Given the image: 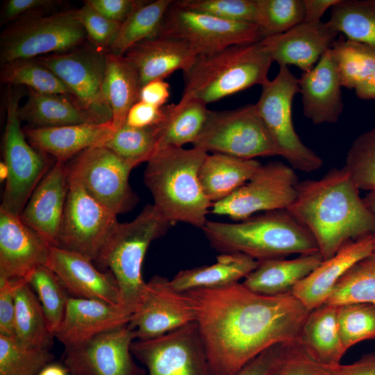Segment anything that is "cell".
Instances as JSON below:
<instances>
[{
    "label": "cell",
    "instance_id": "ba28073f",
    "mask_svg": "<svg viewBox=\"0 0 375 375\" xmlns=\"http://www.w3.org/2000/svg\"><path fill=\"white\" fill-rule=\"evenodd\" d=\"M279 67L276 77L262 85L256 108L278 156L294 169L308 173L317 171L323 165L322 159L303 144L292 122V105L295 94L300 91L299 79L288 67Z\"/></svg>",
    "mask_w": 375,
    "mask_h": 375
},
{
    "label": "cell",
    "instance_id": "6125c7cd",
    "mask_svg": "<svg viewBox=\"0 0 375 375\" xmlns=\"http://www.w3.org/2000/svg\"><path fill=\"white\" fill-rule=\"evenodd\" d=\"M363 199L375 220V194L368 193Z\"/></svg>",
    "mask_w": 375,
    "mask_h": 375
},
{
    "label": "cell",
    "instance_id": "52a82bcc",
    "mask_svg": "<svg viewBox=\"0 0 375 375\" xmlns=\"http://www.w3.org/2000/svg\"><path fill=\"white\" fill-rule=\"evenodd\" d=\"M45 12L21 17L2 32L1 65L65 53L84 44L87 35L76 18L75 9L47 15Z\"/></svg>",
    "mask_w": 375,
    "mask_h": 375
},
{
    "label": "cell",
    "instance_id": "8992f818",
    "mask_svg": "<svg viewBox=\"0 0 375 375\" xmlns=\"http://www.w3.org/2000/svg\"><path fill=\"white\" fill-rule=\"evenodd\" d=\"M173 225L153 204H148L131 222H119L96 262L112 272L119 287L121 306L131 314L146 283L142 265L147 251L153 240Z\"/></svg>",
    "mask_w": 375,
    "mask_h": 375
},
{
    "label": "cell",
    "instance_id": "9c48e42d",
    "mask_svg": "<svg viewBox=\"0 0 375 375\" xmlns=\"http://www.w3.org/2000/svg\"><path fill=\"white\" fill-rule=\"evenodd\" d=\"M20 95L10 92L7 97L6 124L3 135V157L8 176L2 208L20 215L34 190L51 167L50 156L39 151L28 141L19 117Z\"/></svg>",
    "mask_w": 375,
    "mask_h": 375
},
{
    "label": "cell",
    "instance_id": "7bdbcfd3",
    "mask_svg": "<svg viewBox=\"0 0 375 375\" xmlns=\"http://www.w3.org/2000/svg\"><path fill=\"white\" fill-rule=\"evenodd\" d=\"M102 146L136 167L147 162L155 154L157 140L153 128H139L124 124Z\"/></svg>",
    "mask_w": 375,
    "mask_h": 375
},
{
    "label": "cell",
    "instance_id": "c3c4849f",
    "mask_svg": "<svg viewBox=\"0 0 375 375\" xmlns=\"http://www.w3.org/2000/svg\"><path fill=\"white\" fill-rule=\"evenodd\" d=\"M184 8L208 13L231 21L242 22L259 26L260 16L256 0H180Z\"/></svg>",
    "mask_w": 375,
    "mask_h": 375
},
{
    "label": "cell",
    "instance_id": "f546056e",
    "mask_svg": "<svg viewBox=\"0 0 375 375\" xmlns=\"http://www.w3.org/2000/svg\"><path fill=\"white\" fill-rule=\"evenodd\" d=\"M262 164L219 153H208L199 171L202 189L212 203L223 200L245 184Z\"/></svg>",
    "mask_w": 375,
    "mask_h": 375
},
{
    "label": "cell",
    "instance_id": "836d02e7",
    "mask_svg": "<svg viewBox=\"0 0 375 375\" xmlns=\"http://www.w3.org/2000/svg\"><path fill=\"white\" fill-rule=\"evenodd\" d=\"M140 89L138 75L130 62L124 56L108 52L103 90L115 130L125 124L129 110L139 101Z\"/></svg>",
    "mask_w": 375,
    "mask_h": 375
},
{
    "label": "cell",
    "instance_id": "91938a15",
    "mask_svg": "<svg viewBox=\"0 0 375 375\" xmlns=\"http://www.w3.org/2000/svg\"><path fill=\"white\" fill-rule=\"evenodd\" d=\"M354 90L356 96L361 99H375V72Z\"/></svg>",
    "mask_w": 375,
    "mask_h": 375
},
{
    "label": "cell",
    "instance_id": "603a6c76",
    "mask_svg": "<svg viewBox=\"0 0 375 375\" xmlns=\"http://www.w3.org/2000/svg\"><path fill=\"white\" fill-rule=\"evenodd\" d=\"M303 115L314 124L335 123L343 110L341 80L331 49L299 78Z\"/></svg>",
    "mask_w": 375,
    "mask_h": 375
},
{
    "label": "cell",
    "instance_id": "74e56055",
    "mask_svg": "<svg viewBox=\"0 0 375 375\" xmlns=\"http://www.w3.org/2000/svg\"><path fill=\"white\" fill-rule=\"evenodd\" d=\"M375 304V248L353 265L338 281L325 303Z\"/></svg>",
    "mask_w": 375,
    "mask_h": 375
},
{
    "label": "cell",
    "instance_id": "7dc6e473",
    "mask_svg": "<svg viewBox=\"0 0 375 375\" xmlns=\"http://www.w3.org/2000/svg\"><path fill=\"white\" fill-rule=\"evenodd\" d=\"M331 367L313 359L297 340L281 344L268 375H331Z\"/></svg>",
    "mask_w": 375,
    "mask_h": 375
},
{
    "label": "cell",
    "instance_id": "2e32d148",
    "mask_svg": "<svg viewBox=\"0 0 375 375\" xmlns=\"http://www.w3.org/2000/svg\"><path fill=\"white\" fill-rule=\"evenodd\" d=\"M131 350L148 375H212L196 322L154 338L134 340Z\"/></svg>",
    "mask_w": 375,
    "mask_h": 375
},
{
    "label": "cell",
    "instance_id": "d6986e66",
    "mask_svg": "<svg viewBox=\"0 0 375 375\" xmlns=\"http://www.w3.org/2000/svg\"><path fill=\"white\" fill-rule=\"evenodd\" d=\"M51 246L19 215L0 208V276L26 279L47 263Z\"/></svg>",
    "mask_w": 375,
    "mask_h": 375
},
{
    "label": "cell",
    "instance_id": "83f0119b",
    "mask_svg": "<svg viewBox=\"0 0 375 375\" xmlns=\"http://www.w3.org/2000/svg\"><path fill=\"white\" fill-rule=\"evenodd\" d=\"M324 260L319 252L300 255L293 259L258 261L257 267L242 283L248 289L265 295L292 292L294 287Z\"/></svg>",
    "mask_w": 375,
    "mask_h": 375
},
{
    "label": "cell",
    "instance_id": "484cf974",
    "mask_svg": "<svg viewBox=\"0 0 375 375\" xmlns=\"http://www.w3.org/2000/svg\"><path fill=\"white\" fill-rule=\"evenodd\" d=\"M29 143L39 151L66 162L83 151L102 146L115 128L112 122L49 128H23Z\"/></svg>",
    "mask_w": 375,
    "mask_h": 375
},
{
    "label": "cell",
    "instance_id": "bcb514c9",
    "mask_svg": "<svg viewBox=\"0 0 375 375\" xmlns=\"http://www.w3.org/2000/svg\"><path fill=\"white\" fill-rule=\"evenodd\" d=\"M262 39L281 34L303 22V0H256Z\"/></svg>",
    "mask_w": 375,
    "mask_h": 375
},
{
    "label": "cell",
    "instance_id": "5bb4252c",
    "mask_svg": "<svg viewBox=\"0 0 375 375\" xmlns=\"http://www.w3.org/2000/svg\"><path fill=\"white\" fill-rule=\"evenodd\" d=\"M67 167L69 176L116 215L129 211L137 203L128 183L135 166L107 147L89 148L72 158Z\"/></svg>",
    "mask_w": 375,
    "mask_h": 375
},
{
    "label": "cell",
    "instance_id": "94428289",
    "mask_svg": "<svg viewBox=\"0 0 375 375\" xmlns=\"http://www.w3.org/2000/svg\"><path fill=\"white\" fill-rule=\"evenodd\" d=\"M38 375H70L63 364L51 362L47 365Z\"/></svg>",
    "mask_w": 375,
    "mask_h": 375
},
{
    "label": "cell",
    "instance_id": "7a4b0ae2",
    "mask_svg": "<svg viewBox=\"0 0 375 375\" xmlns=\"http://www.w3.org/2000/svg\"><path fill=\"white\" fill-rule=\"evenodd\" d=\"M287 210L311 233L324 260L348 242L375 233L374 218L344 166L320 179L299 181Z\"/></svg>",
    "mask_w": 375,
    "mask_h": 375
},
{
    "label": "cell",
    "instance_id": "9f6ffc18",
    "mask_svg": "<svg viewBox=\"0 0 375 375\" xmlns=\"http://www.w3.org/2000/svg\"><path fill=\"white\" fill-rule=\"evenodd\" d=\"M170 94L169 85L163 79L152 81L143 85L139 94V101L157 107H162Z\"/></svg>",
    "mask_w": 375,
    "mask_h": 375
},
{
    "label": "cell",
    "instance_id": "681fc988",
    "mask_svg": "<svg viewBox=\"0 0 375 375\" xmlns=\"http://www.w3.org/2000/svg\"><path fill=\"white\" fill-rule=\"evenodd\" d=\"M75 14L90 42L98 49L108 52L121 23L105 17L85 3L75 9Z\"/></svg>",
    "mask_w": 375,
    "mask_h": 375
},
{
    "label": "cell",
    "instance_id": "f1b7e54d",
    "mask_svg": "<svg viewBox=\"0 0 375 375\" xmlns=\"http://www.w3.org/2000/svg\"><path fill=\"white\" fill-rule=\"evenodd\" d=\"M299 341L318 362L333 367L340 364L347 352L338 321V306L324 303L310 311Z\"/></svg>",
    "mask_w": 375,
    "mask_h": 375
},
{
    "label": "cell",
    "instance_id": "f35d334b",
    "mask_svg": "<svg viewBox=\"0 0 375 375\" xmlns=\"http://www.w3.org/2000/svg\"><path fill=\"white\" fill-rule=\"evenodd\" d=\"M341 83L355 89L375 72V48L349 40H335L331 47Z\"/></svg>",
    "mask_w": 375,
    "mask_h": 375
},
{
    "label": "cell",
    "instance_id": "30bf717a",
    "mask_svg": "<svg viewBox=\"0 0 375 375\" xmlns=\"http://www.w3.org/2000/svg\"><path fill=\"white\" fill-rule=\"evenodd\" d=\"M158 35L184 41L197 56L262 39L256 24L226 20L190 10L176 1L166 11Z\"/></svg>",
    "mask_w": 375,
    "mask_h": 375
},
{
    "label": "cell",
    "instance_id": "b9f144b4",
    "mask_svg": "<svg viewBox=\"0 0 375 375\" xmlns=\"http://www.w3.org/2000/svg\"><path fill=\"white\" fill-rule=\"evenodd\" d=\"M53 358L50 350L28 347L14 336L0 335V375H38Z\"/></svg>",
    "mask_w": 375,
    "mask_h": 375
},
{
    "label": "cell",
    "instance_id": "8fae6325",
    "mask_svg": "<svg viewBox=\"0 0 375 375\" xmlns=\"http://www.w3.org/2000/svg\"><path fill=\"white\" fill-rule=\"evenodd\" d=\"M192 144L208 153H219L242 159L278 156L255 104L232 110L211 111Z\"/></svg>",
    "mask_w": 375,
    "mask_h": 375
},
{
    "label": "cell",
    "instance_id": "11a10c76",
    "mask_svg": "<svg viewBox=\"0 0 375 375\" xmlns=\"http://www.w3.org/2000/svg\"><path fill=\"white\" fill-rule=\"evenodd\" d=\"M281 344L274 345L260 353L245 365L235 375H268Z\"/></svg>",
    "mask_w": 375,
    "mask_h": 375
},
{
    "label": "cell",
    "instance_id": "ee69618b",
    "mask_svg": "<svg viewBox=\"0 0 375 375\" xmlns=\"http://www.w3.org/2000/svg\"><path fill=\"white\" fill-rule=\"evenodd\" d=\"M338 321L347 350L360 342L375 340V304L351 303L338 306Z\"/></svg>",
    "mask_w": 375,
    "mask_h": 375
},
{
    "label": "cell",
    "instance_id": "d6a6232c",
    "mask_svg": "<svg viewBox=\"0 0 375 375\" xmlns=\"http://www.w3.org/2000/svg\"><path fill=\"white\" fill-rule=\"evenodd\" d=\"M211 110L198 101H188L162 106V117L153 128L157 151L165 147H181L193 144L202 131Z\"/></svg>",
    "mask_w": 375,
    "mask_h": 375
},
{
    "label": "cell",
    "instance_id": "5b68a950",
    "mask_svg": "<svg viewBox=\"0 0 375 375\" xmlns=\"http://www.w3.org/2000/svg\"><path fill=\"white\" fill-rule=\"evenodd\" d=\"M273 60L262 40L234 45L197 56L185 72L180 102L198 101L205 105L268 81Z\"/></svg>",
    "mask_w": 375,
    "mask_h": 375
},
{
    "label": "cell",
    "instance_id": "680465c9",
    "mask_svg": "<svg viewBox=\"0 0 375 375\" xmlns=\"http://www.w3.org/2000/svg\"><path fill=\"white\" fill-rule=\"evenodd\" d=\"M304 22L317 23L325 12L337 4L340 0H303Z\"/></svg>",
    "mask_w": 375,
    "mask_h": 375
},
{
    "label": "cell",
    "instance_id": "f6af8a7d",
    "mask_svg": "<svg viewBox=\"0 0 375 375\" xmlns=\"http://www.w3.org/2000/svg\"><path fill=\"white\" fill-rule=\"evenodd\" d=\"M344 167L359 190L375 194V128L355 139Z\"/></svg>",
    "mask_w": 375,
    "mask_h": 375
},
{
    "label": "cell",
    "instance_id": "816d5d0a",
    "mask_svg": "<svg viewBox=\"0 0 375 375\" xmlns=\"http://www.w3.org/2000/svg\"><path fill=\"white\" fill-rule=\"evenodd\" d=\"M54 0H8L4 3L1 22L4 24L39 12H46L58 4Z\"/></svg>",
    "mask_w": 375,
    "mask_h": 375
},
{
    "label": "cell",
    "instance_id": "ac0fdd59",
    "mask_svg": "<svg viewBox=\"0 0 375 375\" xmlns=\"http://www.w3.org/2000/svg\"><path fill=\"white\" fill-rule=\"evenodd\" d=\"M135 340L128 324L118 326L65 347L63 365L70 375H144L132 357Z\"/></svg>",
    "mask_w": 375,
    "mask_h": 375
},
{
    "label": "cell",
    "instance_id": "cb8c5ba5",
    "mask_svg": "<svg viewBox=\"0 0 375 375\" xmlns=\"http://www.w3.org/2000/svg\"><path fill=\"white\" fill-rule=\"evenodd\" d=\"M132 314L121 305L69 297L65 317L55 338L65 347L128 324Z\"/></svg>",
    "mask_w": 375,
    "mask_h": 375
},
{
    "label": "cell",
    "instance_id": "9a60e30c",
    "mask_svg": "<svg viewBox=\"0 0 375 375\" xmlns=\"http://www.w3.org/2000/svg\"><path fill=\"white\" fill-rule=\"evenodd\" d=\"M299 182L290 166L267 162L229 197L213 203L211 212L243 221L258 212L288 209L296 198Z\"/></svg>",
    "mask_w": 375,
    "mask_h": 375
},
{
    "label": "cell",
    "instance_id": "6f0895ef",
    "mask_svg": "<svg viewBox=\"0 0 375 375\" xmlns=\"http://www.w3.org/2000/svg\"><path fill=\"white\" fill-rule=\"evenodd\" d=\"M331 375H375V353L365 354L351 364L333 366Z\"/></svg>",
    "mask_w": 375,
    "mask_h": 375
},
{
    "label": "cell",
    "instance_id": "be15d7a7",
    "mask_svg": "<svg viewBox=\"0 0 375 375\" xmlns=\"http://www.w3.org/2000/svg\"><path fill=\"white\" fill-rule=\"evenodd\" d=\"M8 176V167L4 162L0 163V178L1 181L7 180Z\"/></svg>",
    "mask_w": 375,
    "mask_h": 375
},
{
    "label": "cell",
    "instance_id": "d590c367",
    "mask_svg": "<svg viewBox=\"0 0 375 375\" xmlns=\"http://www.w3.org/2000/svg\"><path fill=\"white\" fill-rule=\"evenodd\" d=\"M172 0L144 1L121 23L108 51L124 56L139 42L158 36L163 17Z\"/></svg>",
    "mask_w": 375,
    "mask_h": 375
},
{
    "label": "cell",
    "instance_id": "ffe728a7",
    "mask_svg": "<svg viewBox=\"0 0 375 375\" xmlns=\"http://www.w3.org/2000/svg\"><path fill=\"white\" fill-rule=\"evenodd\" d=\"M46 266L58 276L70 297L121 305L119 287L112 272H101L88 258L51 247Z\"/></svg>",
    "mask_w": 375,
    "mask_h": 375
},
{
    "label": "cell",
    "instance_id": "4316f807",
    "mask_svg": "<svg viewBox=\"0 0 375 375\" xmlns=\"http://www.w3.org/2000/svg\"><path fill=\"white\" fill-rule=\"evenodd\" d=\"M124 56L135 69L142 88L175 71L185 72L197 56L184 41L158 35L135 44Z\"/></svg>",
    "mask_w": 375,
    "mask_h": 375
},
{
    "label": "cell",
    "instance_id": "d4e9b609",
    "mask_svg": "<svg viewBox=\"0 0 375 375\" xmlns=\"http://www.w3.org/2000/svg\"><path fill=\"white\" fill-rule=\"evenodd\" d=\"M374 248L375 233L348 242L299 281L294 287L292 294L309 311L318 308L325 303L346 272Z\"/></svg>",
    "mask_w": 375,
    "mask_h": 375
},
{
    "label": "cell",
    "instance_id": "6da1fadb",
    "mask_svg": "<svg viewBox=\"0 0 375 375\" xmlns=\"http://www.w3.org/2000/svg\"><path fill=\"white\" fill-rule=\"evenodd\" d=\"M185 292L212 375H235L266 349L299 340L310 312L292 292L265 295L242 283Z\"/></svg>",
    "mask_w": 375,
    "mask_h": 375
},
{
    "label": "cell",
    "instance_id": "7c38bea8",
    "mask_svg": "<svg viewBox=\"0 0 375 375\" xmlns=\"http://www.w3.org/2000/svg\"><path fill=\"white\" fill-rule=\"evenodd\" d=\"M119 222L117 215L68 176L58 247L97 262Z\"/></svg>",
    "mask_w": 375,
    "mask_h": 375
},
{
    "label": "cell",
    "instance_id": "1f68e13d",
    "mask_svg": "<svg viewBox=\"0 0 375 375\" xmlns=\"http://www.w3.org/2000/svg\"><path fill=\"white\" fill-rule=\"evenodd\" d=\"M258 265V260L242 253H221L212 265L181 270L170 283L175 290L183 292L228 286L239 283Z\"/></svg>",
    "mask_w": 375,
    "mask_h": 375
},
{
    "label": "cell",
    "instance_id": "f907efd6",
    "mask_svg": "<svg viewBox=\"0 0 375 375\" xmlns=\"http://www.w3.org/2000/svg\"><path fill=\"white\" fill-rule=\"evenodd\" d=\"M26 281L0 276V335L14 336L16 292Z\"/></svg>",
    "mask_w": 375,
    "mask_h": 375
},
{
    "label": "cell",
    "instance_id": "3957f363",
    "mask_svg": "<svg viewBox=\"0 0 375 375\" xmlns=\"http://www.w3.org/2000/svg\"><path fill=\"white\" fill-rule=\"evenodd\" d=\"M193 147L158 149L147 162L144 181L153 206L167 220L202 228L212 203L206 197L199 178L200 167L208 155Z\"/></svg>",
    "mask_w": 375,
    "mask_h": 375
},
{
    "label": "cell",
    "instance_id": "277c9868",
    "mask_svg": "<svg viewBox=\"0 0 375 375\" xmlns=\"http://www.w3.org/2000/svg\"><path fill=\"white\" fill-rule=\"evenodd\" d=\"M201 229L220 253H240L258 261L319 252L311 233L287 209L237 223L208 220Z\"/></svg>",
    "mask_w": 375,
    "mask_h": 375
},
{
    "label": "cell",
    "instance_id": "ab89813d",
    "mask_svg": "<svg viewBox=\"0 0 375 375\" xmlns=\"http://www.w3.org/2000/svg\"><path fill=\"white\" fill-rule=\"evenodd\" d=\"M1 81L11 85H25L46 94L70 95L61 80L37 58L19 59L1 65Z\"/></svg>",
    "mask_w": 375,
    "mask_h": 375
},
{
    "label": "cell",
    "instance_id": "e575fe53",
    "mask_svg": "<svg viewBox=\"0 0 375 375\" xmlns=\"http://www.w3.org/2000/svg\"><path fill=\"white\" fill-rule=\"evenodd\" d=\"M14 337L26 346L47 350L55 338L48 327L39 299L27 281L16 292Z\"/></svg>",
    "mask_w": 375,
    "mask_h": 375
},
{
    "label": "cell",
    "instance_id": "db71d44e",
    "mask_svg": "<svg viewBox=\"0 0 375 375\" xmlns=\"http://www.w3.org/2000/svg\"><path fill=\"white\" fill-rule=\"evenodd\" d=\"M162 117V107L138 101L129 110L125 124L139 128L156 127Z\"/></svg>",
    "mask_w": 375,
    "mask_h": 375
},
{
    "label": "cell",
    "instance_id": "f5cc1de1",
    "mask_svg": "<svg viewBox=\"0 0 375 375\" xmlns=\"http://www.w3.org/2000/svg\"><path fill=\"white\" fill-rule=\"evenodd\" d=\"M144 1L139 0H86L87 3L105 17L122 23Z\"/></svg>",
    "mask_w": 375,
    "mask_h": 375
},
{
    "label": "cell",
    "instance_id": "44dd1931",
    "mask_svg": "<svg viewBox=\"0 0 375 375\" xmlns=\"http://www.w3.org/2000/svg\"><path fill=\"white\" fill-rule=\"evenodd\" d=\"M68 190L66 162L55 161L38 183L19 215L51 247L58 238Z\"/></svg>",
    "mask_w": 375,
    "mask_h": 375
},
{
    "label": "cell",
    "instance_id": "60d3db41",
    "mask_svg": "<svg viewBox=\"0 0 375 375\" xmlns=\"http://www.w3.org/2000/svg\"><path fill=\"white\" fill-rule=\"evenodd\" d=\"M26 281L37 295L48 327L55 337L65 317L69 293L58 276L45 265L35 268Z\"/></svg>",
    "mask_w": 375,
    "mask_h": 375
},
{
    "label": "cell",
    "instance_id": "4dcf8cb0",
    "mask_svg": "<svg viewBox=\"0 0 375 375\" xmlns=\"http://www.w3.org/2000/svg\"><path fill=\"white\" fill-rule=\"evenodd\" d=\"M19 117L31 128H49L97 123L70 95L28 90L26 103L19 108Z\"/></svg>",
    "mask_w": 375,
    "mask_h": 375
},
{
    "label": "cell",
    "instance_id": "7402d4cb",
    "mask_svg": "<svg viewBox=\"0 0 375 375\" xmlns=\"http://www.w3.org/2000/svg\"><path fill=\"white\" fill-rule=\"evenodd\" d=\"M338 33L327 22H301L281 34L262 39L273 62L279 67L295 65L303 72L312 69L331 47Z\"/></svg>",
    "mask_w": 375,
    "mask_h": 375
},
{
    "label": "cell",
    "instance_id": "4fadbf2b",
    "mask_svg": "<svg viewBox=\"0 0 375 375\" xmlns=\"http://www.w3.org/2000/svg\"><path fill=\"white\" fill-rule=\"evenodd\" d=\"M107 53L90 42L65 53L37 58L61 80L99 124L112 122V112L103 90Z\"/></svg>",
    "mask_w": 375,
    "mask_h": 375
},
{
    "label": "cell",
    "instance_id": "e0dca14e",
    "mask_svg": "<svg viewBox=\"0 0 375 375\" xmlns=\"http://www.w3.org/2000/svg\"><path fill=\"white\" fill-rule=\"evenodd\" d=\"M195 322L188 294L175 290L167 278L154 276L145 283L128 326L135 340H148Z\"/></svg>",
    "mask_w": 375,
    "mask_h": 375
},
{
    "label": "cell",
    "instance_id": "8d00e7d4",
    "mask_svg": "<svg viewBox=\"0 0 375 375\" xmlns=\"http://www.w3.org/2000/svg\"><path fill=\"white\" fill-rule=\"evenodd\" d=\"M328 24L347 40L375 48V0H340Z\"/></svg>",
    "mask_w": 375,
    "mask_h": 375
}]
</instances>
